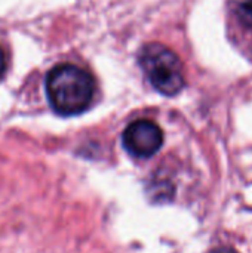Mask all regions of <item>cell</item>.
<instances>
[{
	"instance_id": "cell-6",
	"label": "cell",
	"mask_w": 252,
	"mask_h": 253,
	"mask_svg": "<svg viewBox=\"0 0 252 253\" xmlns=\"http://www.w3.org/2000/svg\"><path fill=\"white\" fill-rule=\"evenodd\" d=\"M4 55H3V52H1V49H0V77H1V74H3V71H4Z\"/></svg>"
},
{
	"instance_id": "cell-5",
	"label": "cell",
	"mask_w": 252,
	"mask_h": 253,
	"mask_svg": "<svg viewBox=\"0 0 252 253\" xmlns=\"http://www.w3.org/2000/svg\"><path fill=\"white\" fill-rule=\"evenodd\" d=\"M208 253H238L235 249L232 248H217V249H212L211 252Z\"/></svg>"
},
{
	"instance_id": "cell-4",
	"label": "cell",
	"mask_w": 252,
	"mask_h": 253,
	"mask_svg": "<svg viewBox=\"0 0 252 253\" xmlns=\"http://www.w3.org/2000/svg\"><path fill=\"white\" fill-rule=\"evenodd\" d=\"M235 16L242 27L252 30V0H241L235 7Z\"/></svg>"
},
{
	"instance_id": "cell-2",
	"label": "cell",
	"mask_w": 252,
	"mask_h": 253,
	"mask_svg": "<svg viewBox=\"0 0 252 253\" xmlns=\"http://www.w3.org/2000/svg\"><path fill=\"white\" fill-rule=\"evenodd\" d=\"M140 65L153 87L174 96L184 87V73L180 58L160 43H149L140 53Z\"/></svg>"
},
{
	"instance_id": "cell-1",
	"label": "cell",
	"mask_w": 252,
	"mask_h": 253,
	"mask_svg": "<svg viewBox=\"0 0 252 253\" xmlns=\"http://www.w3.org/2000/svg\"><path fill=\"white\" fill-rule=\"evenodd\" d=\"M46 92L52 108L61 116L83 113L95 93L94 77L71 64L53 67L46 77Z\"/></svg>"
},
{
	"instance_id": "cell-3",
	"label": "cell",
	"mask_w": 252,
	"mask_h": 253,
	"mask_svg": "<svg viewBox=\"0 0 252 253\" xmlns=\"http://www.w3.org/2000/svg\"><path fill=\"white\" fill-rule=\"evenodd\" d=\"M122 141L128 153L135 157L147 159L160 150L163 144V132L154 122L140 119L125 129Z\"/></svg>"
}]
</instances>
